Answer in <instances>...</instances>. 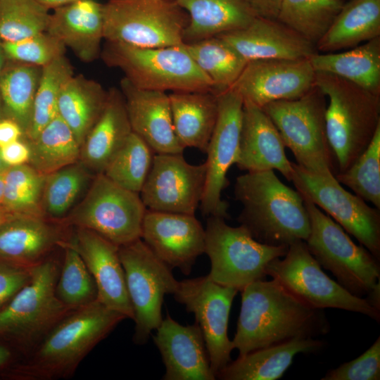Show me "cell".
I'll use <instances>...</instances> for the list:
<instances>
[{"instance_id": "cell-33", "label": "cell", "mask_w": 380, "mask_h": 380, "mask_svg": "<svg viewBox=\"0 0 380 380\" xmlns=\"http://www.w3.org/2000/svg\"><path fill=\"white\" fill-rule=\"evenodd\" d=\"M108 91L97 82L72 75L63 85L57 104L58 115L73 132L80 146L101 115Z\"/></svg>"}, {"instance_id": "cell-36", "label": "cell", "mask_w": 380, "mask_h": 380, "mask_svg": "<svg viewBox=\"0 0 380 380\" xmlns=\"http://www.w3.org/2000/svg\"><path fill=\"white\" fill-rule=\"evenodd\" d=\"M183 46L198 67L211 80L215 94L229 89L247 63L218 36L183 43Z\"/></svg>"}, {"instance_id": "cell-48", "label": "cell", "mask_w": 380, "mask_h": 380, "mask_svg": "<svg viewBox=\"0 0 380 380\" xmlns=\"http://www.w3.org/2000/svg\"><path fill=\"white\" fill-rule=\"evenodd\" d=\"M0 151L4 162L9 167L27 164L30 160V146L22 139L1 147Z\"/></svg>"}, {"instance_id": "cell-53", "label": "cell", "mask_w": 380, "mask_h": 380, "mask_svg": "<svg viewBox=\"0 0 380 380\" xmlns=\"http://www.w3.org/2000/svg\"><path fill=\"white\" fill-rule=\"evenodd\" d=\"M368 301L376 308L380 310V287L379 282L374 289L367 296Z\"/></svg>"}, {"instance_id": "cell-4", "label": "cell", "mask_w": 380, "mask_h": 380, "mask_svg": "<svg viewBox=\"0 0 380 380\" xmlns=\"http://www.w3.org/2000/svg\"><path fill=\"white\" fill-rule=\"evenodd\" d=\"M62 257L54 253L32 267L28 281L0 308V342L20 359L71 310L56 295Z\"/></svg>"}, {"instance_id": "cell-6", "label": "cell", "mask_w": 380, "mask_h": 380, "mask_svg": "<svg viewBox=\"0 0 380 380\" xmlns=\"http://www.w3.org/2000/svg\"><path fill=\"white\" fill-rule=\"evenodd\" d=\"M105 63L120 69L135 87L165 92L213 91V84L198 67L183 44L141 48L107 42Z\"/></svg>"}, {"instance_id": "cell-44", "label": "cell", "mask_w": 380, "mask_h": 380, "mask_svg": "<svg viewBox=\"0 0 380 380\" xmlns=\"http://www.w3.org/2000/svg\"><path fill=\"white\" fill-rule=\"evenodd\" d=\"M334 177L355 195L380 209V126L367 148L351 166Z\"/></svg>"}, {"instance_id": "cell-45", "label": "cell", "mask_w": 380, "mask_h": 380, "mask_svg": "<svg viewBox=\"0 0 380 380\" xmlns=\"http://www.w3.org/2000/svg\"><path fill=\"white\" fill-rule=\"evenodd\" d=\"M2 45L8 61L40 67L64 56L66 49L46 31L15 42H2Z\"/></svg>"}, {"instance_id": "cell-3", "label": "cell", "mask_w": 380, "mask_h": 380, "mask_svg": "<svg viewBox=\"0 0 380 380\" xmlns=\"http://www.w3.org/2000/svg\"><path fill=\"white\" fill-rule=\"evenodd\" d=\"M234 192L243 207L237 220L258 242L289 246L307 240L310 222L303 198L274 170L247 172L237 177Z\"/></svg>"}, {"instance_id": "cell-18", "label": "cell", "mask_w": 380, "mask_h": 380, "mask_svg": "<svg viewBox=\"0 0 380 380\" xmlns=\"http://www.w3.org/2000/svg\"><path fill=\"white\" fill-rule=\"evenodd\" d=\"M315 72L308 58L269 59L246 63L230 87L243 101L258 107L301 97L315 85Z\"/></svg>"}, {"instance_id": "cell-39", "label": "cell", "mask_w": 380, "mask_h": 380, "mask_svg": "<svg viewBox=\"0 0 380 380\" xmlns=\"http://www.w3.org/2000/svg\"><path fill=\"white\" fill-rule=\"evenodd\" d=\"M155 153L133 132L102 172L118 185L139 194L151 170Z\"/></svg>"}, {"instance_id": "cell-49", "label": "cell", "mask_w": 380, "mask_h": 380, "mask_svg": "<svg viewBox=\"0 0 380 380\" xmlns=\"http://www.w3.org/2000/svg\"><path fill=\"white\" fill-rule=\"evenodd\" d=\"M24 132L14 120L3 118L0 120V148L22 139Z\"/></svg>"}, {"instance_id": "cell-30", "label": "cell", "mask_w": 380, "mask_h": 380, "mask_svg": "<svg viewBox=\"0 0 380 380\" xmlns=\"http://www.w3.org/2000/svg\"><path fill=\"white\" fill-rule=\"evenodd\" d=\"M175 134L184 148L205 153L218 114L213 91L168 93Z\"/></svg>"}, {"instance_id": "cell-38", "label": "cell", "mask_w": 380, "mask_h": 380, "mask_svg": "<svg viewBox=\"0 0 380 380\" xmlns=\"http://www.w3.org/2000/svg\"><path fill=\"white\" fill-rule=\"evenodd\" d=\"M343 4V0H282L277 20L315 46Z\"/></svg>"}, {"instance_id": "cell-19", "label": "cell", "mask_w": 380, "mask_h": 380, "mask_svg": "<svg viewBox=\"0 0 380 380\" xmlns=\"http://www.w3.org/2000/svg\"><path fill=\"white\" fill-rule=\"evenodd\" d=\"M141 239L171 269L186 275L205 253V229L195 215L146 209Z\"/></svg>"}, {"instance_id": "cell-32", "label": "cell", "mask_w": 380, "mask_h": 380, "mask_svg": "<svg viewBox=\"0 0 380 380\" xmlns=\"http://www.w3.org/2000/svg\"><path fill=\"white\" fill-rule=\"evenodd\" d=\"M378 37L380 0H350L343 4L315 48L323 53H332L353 48Z\"/></svg>"}, {"instance_id": "cell-57", "label": "cell", "mask_w": 380, "mask_h": 380, "mask_svg": "<svg viewBox=\"0 0 380 380\" xmlns=\"http://www.w3.org/2000/svg\"><path fill=\"white\" fill-rule=\"evenodd\" d=\"M8 167L9 166L4 162L0 151V174H4Z\"/></svg>"}, {"instance_id": "cell-46", "label": "cell", "mask_w": 380, "mask_h": 380, "mask_svg": "<svg viewBox=\"0 0 380 380\" xmlns=\"http://www.w3.org/2000/svg\"><path fill=\"white\" fill-rule=\"evenodd\" d=\"M380 379V337L355 360L329 370L322 380Z\"/></svg>"}, {"instance_id": "cell-16", "label": "cell", "mask_w": 380, "mask_h": 380, "mask_svg": "<svg viewBox=\"0 0 380 380\" xmlns=\"http://www.w3.org/2000/svg\"><path fill=\"white\" fill-rule=\"evenodd\" d=\"M216 95L218 114L205 151L206 178L200 206L205 215L226 219L228 206L221 196L228 185V170L239 156L243 101L230 88Z\"/></svg>"}, {"instance_id": "cell-56", "label": "cell", "mask_w": 380, "mask_h": 380, "mask_svg": "<svg viewBox=\"0 0 380 380\" xmlns=\"http://www.w3.org/2000/svg\"><path fill=\"white\" fill-rule=\"evenodd\" d=\"M4 174H0V205H2L3 196H4Z\"/></svg>"}, {"instance_id": "cell-23", "label": "cell", "mask_w": 380, "mask_h": 380, "mask_svg": "<svg viewBox=\"0 0 380 380\" xmlns=\"http://www.w3.org/2000/svg\"><path fill=\"white\" fill-rule=\"evenodd\" d=\"M132 131L155 153H183L174 129L167 92L139 89L124 77L120 82Z\"/></svg>"}, {"instance_id": "cell-58", "label": "cell", "mask_w": 380, "mask_h": 380, "mask_svg": "<svg viewBox=\"0 0 380 380\" xmlns=\"http://www.w3.org/2000/svg\"><path fill=\"white\" fill-rule=\"evenodd\" d=\"M3 118H4V116L1 100V96H0V120L2 119Z\"/></svg>"}, {"instance_id": "cell-52", "label": "cell", "mask_w": 380, "mask_h": 380, "mask_svg": "<svg viewBox=\"0 0 380 380\" xmlns=\"http://www.w3.org/2000/svg\"><path fill=\"white\" fill-rule=\"evenodd\" d=\"M47 9H55L64 5L70 4L77 0H36Z\"/></svg>"}, {"instance_id": "cell-25", "label": "cell", "mask_w": 380, "mask_h": 380, "mask_svg": "<svg viewBox=\"0 0 380 380\" xmlns=\"http://www.w3.org/2000/svg\"><path fill=\"white\" fill-rule=\"evenodd\" d=\"M284 148L279 131L263 109L243 101L237 167L246 172L277 170L291 181L293 168Z\"/></svg>"}, {"instance_id": "cell-47", "label": "cell", "mask_w": 380, "mask_h": 380, "mask_svg": "<svg viewBox=\"0 0 380 380\" xmlns=\"http://www.w3.org/2000/svg\"><path fill=\"white\" fill-rule=\"evenodd\" d=\"M31 268L19 267L0 260V308L30 279Z\"/></svg>"}, {"instance_id": "cell-8", "label": "cell", "mask_w": 380, "mask_h": 380, "mask_svg": "<svg viewBox=\"0 0 380 380\" xmlns=\"http://www.w3.org/2000/svg\"><path fill=\"white\" fill-rule=\"evenodd\" d=\"M303 198L310 222L305 241L308 251L348 292L360 298L367 296L379 283V259L362 245H356L329 215Z\"/></svg>"}, {"instance_id": "cell-2", "label": "cell", "mask_w": 380, "mask_h": 380, "mask_svg": "<svg viewBox=\"0 0 380 380\" xmlns=\"http://www.w3.org/2000/svg\"><path fill=\"white\" fill-rule=\"evenodd\" d=\"M125 319L98 300L71 310L4 376L15 380L70 379L88 354Z\"/></svg>"}, {"instance_id": "cell-24", "label": "cell", "mask_w": 380, "mask_h": 380, "mask_svg": "<svg viewBox=\"0 0 380 380\" xmlns=\"http://www.w3.org/2000/svg\"><path fill=\"white\" fill-rule=\"evenodd\" d=\"M247 62L308 58L315 46L277 19L257 15L247 26L217 35Z\"/></svg>"}, {"instance_id": "cell-37", "label": "cell", "mask_w": 380, "mask_h": 380, "mask_svg": "<svg viewBox=\"0 0 380 380\" xmlns=\"http://www.w3.org/2000/svg\"><path fill=\"white\" fill-rule=\"evenodd\" d=\"M94 176L80 161L46 175L41 202L43 215L53 220H63L89 188Z\"/></svg>"}, {"instance_id": "cell-22", "label": "cell", "mask_w": 380, "mask_h": 380, "mask_svg": "<svg viewBox=\"0 0 380 380\" xmlns=\"http://www.w3.org/2000/svg\"><path fill=\"white\" fill-rule=\"evenodd\" d=\"M153 336L165 372L164 380H214L208 353L198 324L184 326L168 312Z\"/></svg>"}, {"instance_id": "cell-10", "label": "cell", "mask_w": 380, "mask_h": 380, "mask_svg": "<svg viewBox=\"0 0 380 380\" xmlns=\"http://www.w3.org/2000/svg\"><path fill=\"white\" fill-rule=\"evenodd\" d=\"M225 219L209 216L205 229V253L210 261L208 276L213 281L241 291L264 279L265 269L282 258L289 246H268L256 241L242 225L231 227Z\"/></svg>"}, {"instance_id": "cell-29", "label": "cell", "mask_w": 380, "mask_h": 380, "mask_svg": "<svg viewBox=\"0 0 380 380\" xmlns=\"http://www.w3.org/2000/svg\"><path fill=\"white\" fill-rule=\"evenodd\" d=\"M188 14L184 43L197 42L247 26L257 16L247 0H175Z\"/></svg>"}, {"instance_id": "cell-27", "label": "cell", "mask_w": 380, "mask_h": 380, "mask_svg": "<svg viewBox=\"0 0 380 380\" xmlns=\"http://www.w3.org/2000/svg\"><path fill=\"white\" fill-rule=\"evenodd\" d=\"M132 132L123 96L111 88L101 115L80 146L79 161L94 175L102 173Z\"/></svg>"}, {"instance_id": "cell-50", "label": "cell", "mask_w": 380, "mask_h": 380, "mask_svg": "<svg viewBox=\"0 0 380 380\" xmlns=\"http://www.w3.org/2000/svg\"><path fill=\"white\" fill-rule=\"evenodd\" d=\"M257 15L277 19L282 0H247Z\"/></svg>"}, {"instance_id": "cell-14", "label": "cell", "mask_w": 380, "mask_h": 380, "mask_svg": "<svg viewBox=\"0 0 380 380\" xmlns=\"http://www.w3.org/2000/svg\"><path fill=\"white\" fill-rule=\"evenodd\" d=\"M291 182L303 197L323 209L374 256L380 257V212L344 189L334 175L307 171L291 162Z\"/></svg>"}, {"instance_id": "cell-12", "label": "cell", "mask_w": 380, "mask_h": 380, "mask_svg": "<svg viewBox=\"0 0 380 380\" xmlns=\"http://www.w3.org/2000/svg\"><path fill=\"white\" fill-rule=\"evenodd\" d=\"M283 258L271 261L266 267V274L305 305L315 309L336 308L358 312L379 322L380 310L329 277L308 251L305 241H297L289 245Z\"/></svg>"}, {"instance_id": "cell-35", "label": "cell", "mask_w": 380, "mask_h": 380, "mask_svg": "<svg viewBox=\"0 0 380 380\" xmlns=\"http://www.w3.org/2000/svg\"><path fill=\"white\" fill-rule=\"evenodd\" d=\"M27 143L30 149L28 164L44 175L80 160V145L58 115Z\"/></svg>"}, {"instance_id": "cell-34", "label": "cell", "mask_w": 380, "mask_h": 380, "mask_svg": "<svg viewBox=\"0 0 380 380\" xmlns=\"http://www.w3.org/2000/svg\"><path fill=\"white\" fill-rule=\"evenodd\" d=\"M42 67L8 61L0 74V96L4 118L16 122L24 135L32 119Z\"/></svg>"}, {"instance_id": "cell-31", "label": "cell", "mask_w": 380, "mask_h": 380, "mask_svg": "<svg viewBox=\"0 0 380 380\" xmlns=\"http://www.w3.org/2000/svg\"><path fill=\"white\" fill-rule=\"evenodd\" d=\"M315 72L332 74L380 95V37L340 53L309 57Z\"/></svg>"}, {"instance_id": "cell-11", "label": "cell", "mask_w": 380, "mask_h": 380, "mask_svg": "<svg viewBox=\"0 0 380 380\" xmlns=\"http://www.w3.org/2000/svg\"><path fill=\"white\" fill-rule=\"evenodd\" d=\"M146 208L139 194L95 175L82 199L61 222L91 230L118 246L141 238Z\"/></svg>"}, {"instance_id": "cell-17", "label": "cell", "mask_w": 380, "mask_h": 380, "mask_svg": "<svg viewBox=\"0 0 380 380\" xmlns=\"http://www.w3.org/2000/svg\"><path fill=\"white\" fill-rule=\"evenodd\" d=\"M205 178V163L190 164L183 153H155L139 195L147 210L195 215Z\"/></svg>"}, {"instance_id": "cell-28", "label": "cell", "mask_w": 380, "mask_h": 380, "mask_svg": "<svg viewBox=\"0 0 380 380\" xmlns=\"http://www.w3.org/2000/svg\"><path fill=\"white\" fill-rule=\"evenodd\" d=\"M324 343L311 337H295L251 351L231 361L216 376L222 380H276L281 378L300 353H311Z\"/></svg>"}, {"instance_id": "cell-41", "label": "cell", "mask_w": 380, "mask_h": 380, "mask_svg": "<svg viewBox=\"0 0 380 380\" xmlns=\"http://www.w3.org/2000/svg\"><path fill=\"white\" fill-rule=\"evenodd\" d=\"M63 254L56 295L68 309L88 305L98 299L94 279L77 251L67 242L62 245Z\"/></svg>"}, {"instance_id": "cell-54", "label": "cell", "mask_w": 380, "mask_h": 380, "mask_svg": "<svg viewBox=\"0 0 380 380\" xmlns=\"http://www.w3.org/2000/svg\"><path fill=\"white\" fill-rule=\"evenodd\" d=\"M8 60L6 57L4 50L2 45V41L0 39V74L5 68Z\"/></svg>"}, {"instance_id": "cell-9", "label": "cell", "mask_w": 380, "mask_h": 380, "mask_svg": "<svg viewBox=\"0 0 380 380\" xmlns=\"http://www.w3.org/2000/svg\"><path fill=\"white\" fill-rule=\"evenodd\" d=\"M103 11L106 42L141 48L184 43L189 16L175 0H108Z\"/></svg>"}, {"instance_id": "cell-15", "label": "cell", "mask_w": 380, "mask_h": 380, "mask_svg": "<svg viewBox=\"0 0 380 380\" xmlns=\"http://www.w3.org/2000/svg\"><path fill=\"white\" fill-rule=\"evenodd\" d=\"M238 291L213 281L206 275L179 281L173 294L178 303L194 315L215 376L232 361L234 348L227 328L232 304Z\"/></svg>"}, {"instance_id": "cell-1", "label": "cell", "mask_w": 380, "mask_h": 380, "mask_svg": "<svg viewBox=\"0 0 380 380\" xmlns=\"http://www.w3.org/2000/svg\"><path fill=\"white\" fill-rule=\"evenodd\" d=\"M241 291V310L232 341L239 355L295 337L313 338L329 331L322 310L305 305L273 279L255 281Z\"/></svg>"}, {"instance_id": "cell-42", "label": "cell", "mask_w": 380, "mask_h": 380, "mask_svg": "<svg viewBox=\"0 0 380 380\" xmlns=\"http://www.w3.org/2000/svg\"><path fill=\"white\" fill-rule=\"evenodd\" d=\"M45 178L28 163L9 167L4 173L2 205L11 215H43L41 202Z\"/></svg>"}, {"instance_id": "cell-5", "label": "cell", "mask_w": 380, "mask_h": 380, "mask_svg": "<svg viewBox=\"0 0 380 380\" xmlns=\"http://www.w3.org/2000/svg\"><path fill=\"white\" fill-rule=\"evenodd\" d=\"M315 84L328 99L327 137L338 172H343L367 148L380 126V95L322 72H315Z\"/></svg>"}, {"instance_id": "cell-21", "label": "cell", "mask_w": 380, "mask_h": 380, "mask_svg": "<svg viewBox=\"0 0 380 380\" xmlns=\"http://www.w3.org/2000/svg\"><path fill=\"white\" fill-rule=\"evenodd\" d=\"M67 243L77 251L91 274L97 288V300L126 319L134 320L119 246L82 227H73Z\"/></svg>"}, {"instance_id": "cell-55", "label": "cell", "mask_w": 380, "mask_h": 380, "mask_svg": "<svg viewBox=\"0 0 380 380\" xmlns=\"http://www.w3.org/2000/svg\"><path fill=\"white\" fill-rule=\"evenodd\" d=\"M11 214H10L5 208L1 205H0V224L6 220L8 217H9Z\"/></svg>"}, {"instance_id": "cell-51", "label": "cell", "mask_w": 380, "mask_h": 380, "mask_svg": "<svg viewBox=\"0 0 380 380\" xmlns=\"http://www.w3.org/2000/svg\"><path fill=\"white\" fill-rule=\"evenodd\" d=\"M19 360L18 355L10 346L0 342V372L4 374Z\"/></svg>"}, {"instance_id": "cell-26", "label": "cell", "mask_w": 380, "mask_h": 380, "mask_svg": "<svg viewBox=\"0 0 380 380\" xmlns=\"http://www.w3.org/2000/svg\"><path fill=\"white\" fill-rule=\"evenodd\" d=\"M103 4L77 0L56 8L46 32L70 48L83 62L96 59L103 39Z\"/></svg>"}, {"instance_id": "cell-20", "label": "cell", "mask_w": 380, "mask_h": 380, "mask_svg": "<svg viewBox=\"0 0 380 380\" xmlns=\"http://www.w3.org/2000/svg\"><path fill=\"white\" fill-rule=\"evenodd\" d=\"M70 227L43 215H12L0 224V260L32 268L62 249Z\"/></svg>"}, {"instance_id": "cell-13", "label": "cell", "mask_w": 380, "mask_h": 380, "mask_svg": "<svg viewBox=\"0 0 380 380\" xmlns=\"http://www.w3.org/2000/svg\"><path fill=\"white\" fill-rule=\"evenodd\" d=\"M127 289L134 310L133 341L143 345L160 324L166 294H174L179 281L171 268L162 261L140 238L119 246Z\"/></svg>"}, {"instance_id": "cell-40", "label": "cell", "mask_w": 380, "mask_h": 380, "mask_svg": "<svg viewBox=\"0 0 380 380\" xmlns=\"http://www.w3.org/2000/svg\"><path fill=\"white\" fill-rule=\"evenodd\" d=\"M73 75V68L65 55L42 67L31 123L25 135L28 140L34 139L58 115L57 104L61 89Z\"/></svg>"}, {"instance_id": "cell-7", "label": "cell", "mask_w": 380, "mask_h": 380, "mask_svg": "<svg viewBox=\"0 0 380 380\" xmlns=\"http://www.w3.org/2000/svg\"><path fill=\"white\" fill-rule=\"evenodd\" d=\"M327 97L315 84L305 95L262 108L274 124L296 164L310 172L334 175V158L326 129Z\"/></svg>"}, {"instance_id": "cell-43", "label": "cell", "mask_w": 380, "mask_h": 380, "mask_svg": "<svg viewBox=\"0 0 380 380\" xmlns=\"http://www.w3.org/2000/svg\"><path fill=\"white\" fill-rule=\"evenodd\" d=\"M49 11L36 0H0V39L15 42L45 32Z\"/></svg>"}]
</instances>
